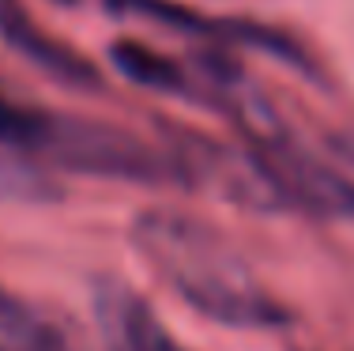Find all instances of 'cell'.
I'll return each mask as SVG.
<instances>
[{"instance_id": "cell-3", "label": "cell", "mask_w": 354, "mask_h": 351, "mask_svg": "<svg viewBox=\"0 0 354 351\" xmlns=\"http://www.w3.org/2000/svg\"><path fill=\"white\" fill-rule=\"evenodd\" d=\"M0 38H4V46L15 49L27 64H35L38 72H46L49 80L64 83V87H80V91L102 87L98 64H91L80 49L68 46V42L49 35L35 15L23 8V0H0Z\"/></svg>"}, {"instance_id": "cell-5", "label": "cell", "mask_w": 354, "mask_h": 351, "mask_svg": "<svg viewBox=\"0 0 354 351\" xmlns=\"http://www.w3.org/2000/svg\"><path fill=\"white\" fill-rule=\"evenodd\" d=\"M53 197H61V189L38 159L0 144V204H41Z\"/></svg>"}, {"instance_id": "cell-4", "label": "cell", "mask_w": 354, "mask_h": 351, "mask_svg": "<svg viewBox=\"0 0 354 351\" xmlns=\"http://www.w3.org/2000/svg\"><path fill=\"white\" fill-rule=\"evenodd\" d=\"M109 57H113L117 72H121L124 80L140 83V87H147V91H166V95L189 91V80H185L181 64H177L174 57L158 53V49L143 46L136 38H121L109 49Z\"/></svg>"}, {"instance_id": "cell-8", "label": "cell", "mask_w": 354, "mask_h": 351, "mask_svg": "<svg viewBox=\"0 0 354 351\" xmlns=\"http://www.w3.org/2000/svg\"><path fill=\"white\" fill-rule=\"evenodd\" d=\"M0 351H4V348H0Z\"/></svg>"}, {"instance_id": "cell-6", "label": "cell", "mask_w": 354, "mask_h": 351, "mask_svg": "<svg viewBox=\"0 0 354 351\" xmlns=\"http://www.w3.org/2000/svg\"><path fill=\"white\" fill-rule=\"evenodd\" d=\"M117 336H121L124 351H189L132 298L117 303Z\"/></svg>"}, {"instance_id": "cell-7", "label": "cell", "mask_w": 354, "mask_h": 351, "mask_svg": "<svg viewBox=\"0 0 354 351\" xmlns=\"http://www.w3.org/2000/svg\"><path fill=\"white\" fill-rule=\"evenodd\" d=\"M64 4H72V0H64Z\"/></svg>"}, {"instance_id": "cell-1", "label": "cell", "mask_w": 354, "mask_h": 351, "mask_svg": "<svg viewBox=\"0 0 354 351\" xmlns=\"http://www.w3.org/2000/svg\"><path fill=\"white\" fill-rule=\"evenodd\" d=\"M140 246L155 269L200 310L226 317L230 325H268L264 317H272V306L249 287L241 269H234L223 246L200 223L151 212L140 219Z\"/></svg>"}, {"instance_id": "cell-2", "label": "cell", "mask_w": 354, "mask_h": 351, "mask_svg": "<svg viewBox=\"0 0 354 351\" xmlns=\"http://www.w3.org/2000/svg\"><path fill=\"white\" fill-rule=\"evenodd\" d=\"M41 159L75 174L140 181V186H162V181L185 178L174 155L151 147L136 132L75 114H53L49 136L41 144Z\"/></svg>"}]
</instances>
